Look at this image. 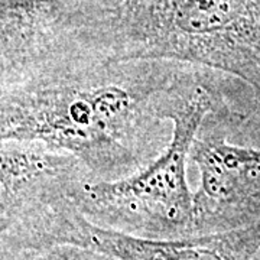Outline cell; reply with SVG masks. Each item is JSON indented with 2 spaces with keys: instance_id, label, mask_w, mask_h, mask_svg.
<instances>
[{
  "instance_id": "obj_6",
  "label": "cell",
  "mask_w": 260,
  "mask_h": 260,
  "mask_svg": "<svg viewBox=\"0 0 260 260\" xmlns=\"http://www.w3.org/2000/svg\"><path fill=\"white\" fill-rule=\"evenodd\" d=\"M244 119L237 112L214 113L194 139L189 160L200 172L194 234L260 221V148L232 145L224 133L225 124Z\"/></svg>"
},
{
  "instance_id": "obj_1",
  "label": "cell",
  "mask_w": 260,
  "mask_h": 260,
  "mask_svg": "<svg viewBox=\"0 0 260 260\" xmlns=\"http://www.w3.org/2000/svg\"><path fill=\"white\" fill-rule=\"evenodd\" d=\"M184 67L93 52L48 61L0 87V142L67 153L95 181L127 177L168 143L164 107Z\"/></svg>"
},
{
  "instance_id": "obj_5",
  "label": "cell",
  "mask_w": 260,
  "mask_h": 260,
  "mask_svg": "<svg viewBox=\"0 0 260 260\" xmlns=\"http://www.w3.org/2000/svg\"><path fill=\"white\" fill-rule=\"evenodd\" d=\"M95 0H0V87L56 58H110Z\"/></svg>"
},
{
  "instance_id": "obj_8",
  "label": "cell",
  "mask_w": 260,
  "mask_h": 260,
  "mask_svg": "<svg viewBox=\"0 0 260 260\" xmlns=\"http://www.w3.org/2000/svg\"><path fill=\"white\" fill-rule=\"evenodd\" d=\"M19 260H117L99 251L75 246H55L44 250L22 253Z\"/></svg>"
},
{
  "instance_id": "obj_2",
  "label": "cell",
  "mask_w": 260,
  "mask_h": 260,
  "mask_svg": "<svg viewBox=\"0 0 260 260\" xmlns=\"http://www.w3.org/2000/svg\"><path fill=\"white\" fill-rule=\"evenodd\" d=\"M225 77L185 65L167 94L164 116L172 133L158 156L116 181L88 178L75 192L77 210L104 229L148 239L192 236L194 192L186 168L192 143L205 120L221 112H237L225 93Z\"/></svg>"
},
{
  "instance_id": "obj_4",
  "label": "cell",
  "mask_w": 260,
  "mask_h": 260,
  "mask_svg": "<svg viewBox=\"0 0 260 260\" xmlns=\"http://www.w3.org/2000/svg\"><path fill=\"white\" fill-rule=\"evenodd\" d=\"M90 174L38 143L0 142V260L54 247L75 192Z\"/></svg>"
},
{
  "instance_id": "obj_3",
  "label": "cell",
  "mask_w": 260,
  "mask_h": 260,
  "mask_svg": "<svg viewBox=\"0 0 260 260\" xmlns=\"http://www.w3.org/2000/svg\"><path fill=\"white\" fill-rule=\"evenodd\" d=\"M113 61L203 67L260 100V0H104Z\"/></svg>"
},
{
  "instance_id": "obj_7",
  "label": "cell",
  "mask_w": 260,
  "mask_h": 260,
  "mask_svg": "<svg viewBox=\"0 0 260 260\" xmlns=\"http://www.w3.org/2000/svg\"><path fill=\"white\" fill-rule=\"evenodd\" d=\"M58 246L83 247L117 260H254L260 253V221L224 232L148 239L100 227L77 210L65 221Z\"/></svg>"
},
{
  "instance_id": "obj_9",
  "label": "cell",
  "mask_w": 260,
  "mask_h": 260,
  "mask_svg": "<svg viewBox=\"0 0 260 260\" xmlns=\"http://www.w3.org/2000/svg\"><path fill=\"white\" fill-rule=\"evenodd\" d=\"M259 257H260V253H259Z\"/></svg>"
}]
</instances>
